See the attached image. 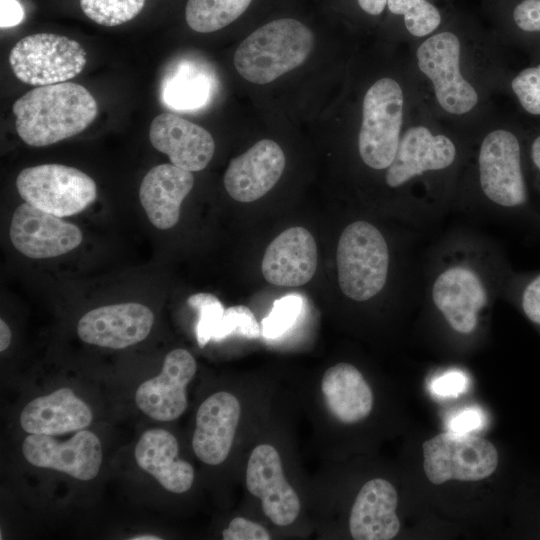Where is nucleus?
I'll return each mask as SVG.
<instances>
[{"label":"nucleus","instance_id":"4468645a","mask_svg":"<svg viewBox=\"0 0 540 540\" xmlns=\"http://www.w3.org/2000/svg\"><path fill=\"white\" fill-rule=\"evenodd\" d=\"M248 491L261 500L264 514L277 526H288L300 512V500L283 474L278 451L269 444L256 446L246 469Z\"/></svg>","mask_w":540,"mask_h":540},{"label":"nucleus","instance_id":"c85d7f7f","mask_svg":"<svg viewBox=\"0 0 540 540\" xmlns=\"http://www.w3.org/2000/svg\"><path fill=\"white\" fill-rule=\"evenodd\" d=\"M387 6L404 17L406 29L415 37L430 35L441 23L439 10L427 0H387Z\"/></svg>","mask_w":540,"mask_h":540},{"label":"nucleus","instance_id":"ea45409f","mask_svg":"<svg viewBox=\"0 0 540 540\" xmlns=\"http://www.w3.org/2000/svg\"><path fill=\"white\" fill-rule=\"evenodd\" d=\"M357 2L364 12L374 16L381 14L387 5V0H357Z\"/></svg>","mask_w":540,"mask_h":540},{"label":"nucleus","instance_id":"39448f33","mask_svg":"<svg viewBox=\"0 0 540 540\" xmlns=\"http://www.w3.org/2000/svg\"><path fill=\"white\" fill-rule=\"evenodd\" d=\"M314 45L312 31L292 18L273 20L246 37L234 54V66L247 81L268 84L301 65Z\"/></svg>","mask_w":540,"mask_h":540},{"label":"nucleus","instance_id":"2f4dec72","mask_svg":"<svg viewBox=\"0 0 540 540\" xmlns=\"http://www.w3.org/2000/svg\"><path fill=\"white\" fill-rule=\"evenodd\" d=\"M302 305V298L298 295H287L276 300L261 322L262 335L269 339L282 336L296 322Z\"/></svg>","mask_w":540,"mask_h":540},{"label":"nucleus","instance_id":"4c0bfd02","mask_svg":"<svg viewBox=\"0 0 540 540\" xmlns=\"http://www.w3.org/2000/svg\"><path fill=\"white\" fill-rule=\"evenodd\" d=\"M513 20L526 32L540 31V0H523L513 11Z\"/></svg>","mask_w":540,"mask_h":540},{"label":"nucleus","instance_id":"9b49d317","mask_svg":"<svg viewBox=\"0 0 540 540\" xmlns=\"http://www.w3.org/2000/svg\"><path fill=\"white\" fill-rule=\"evenodd\" d=\"M416 59L445 112L461 116L476 107L478 93L461 72V43L456 34L443 31L426 38L416 50Z\"/></svg>","mask_w":540,"mask_h":540},{"label":"nucleus","instance_id":"2eb2a0df","mask_svg":"<svg viewBox=\"0 0 540 540\" xmlns=\"http://www.w3.org/2000/svg\"><path fill=\"white\" fill-rule=\"evenodd\" d=\"M194 357L185 349L170 351L159 375L138 387V408L157 421L168 422L180 417L187 408L186 387L195 375Z\"/></svg>","mask_w":540,"mask_h":540},{"label":"nucleus","instance_id":"58836bf2","mask_svg":"<svg viewBox=\"0 0 540 540\" xmlns=\"http://www.w3.org/2000/svg\"><path fill=\"white\" fill-rule=\"evenodd\" d=\"M0 9L1 28L16 26L23 19V9L17 0H0Z\"/></svg>","mask_w":540,"mask_h":540},{"label":"nucleus","instance_id":"7ed1b4c3","mask_svg":"<svg viewBox=\"0 0 540 540\" xmlns=\"http://www.w3.org/2000/svg\"><path fill=\"white\" fill-rule=\"evenodd\" d=\"M458 157L459 151L455 142L445 134L434 133L427 126H410L401 135L396 155L384 171V182L392 190H407L408 186L412 187L414 229H423L416 186L423 184L437 216L441 219L452 204L433 184L439 182L436 178L442 180L449 176L457 165Z\"/></svg>","mask_w":540,"mask_h":540},{"label":"nucleus","instance_id":"ddd939ff","mask_svg":"<svg viewBox=\"0 0 540 540\" xmlns=\"http://www.w3.org/2000/svg\"><path fill=\"white\" fill-rule=\"evenodd\" d=\"M22 453L33 466L57 470L82 481L94 479L102 463L100 440L88 430H80L65 442L51 435L29 434L22 443Z\"/></svg>","mask_w":540,"mask_h":540},{"label":"nucleus","instance_id":"b1692460","mask_svg":"<svg viewBox=\"0 0 540 540\" xmlns=\"http://www.w3.org/2000/svg\"><path fill=\"white\" fill-rule=\"evenodd\" d=\"M176 438L167 430L150 429L139 438L134 455L137 464L166 490L181 494L194 481L192 465L178 457Z\"/></svg>","mask_w":540,"mask_h":540},{"label":"nucleus","instance_id":"f704fd0d","mask_svg":"<svg viewBox=\"0 0 540 540\" xmlns=\"http://www.w3.org/2000/svg\"><path fill=\"white\" fill-rule=\"evenodd\" d=\"M468 383L463 372L451 370L435 377L430 383V390L437 397H457L466 391Z\"/></svg>","mask_w":540,"mask_h":540},{"label":"nucleus","instance_id":"a211bd4d","mask_svg":"<svg viewBox=\"0 0 540 540\" xmlns=\"http://www.w3.org/2000/svg\"><path fill=\"white\" fill-rule=\"evenodd\" d=\"M149 139L173 165L190 172L203 170L215 150L214 139L206 129L169 112L153 119Z\"/></svg>","mask_w":540,"mask_h":540},{"label":"nucleus","instance_id":"6e6552de","mask_svg":"<svg viewBox=\"0 0 540 540\" xmlns=\"http://www.w3.org/2000/svg\"><path fill=\"white\" fill-rule=\"evenodd\" d=\"M16 186L25 202L58 217L82 212L97 196L91 177L61 164L25 168L18 174Z\"/></svg>","mask_w":540,"mask_h":540},{"label":"nucleus","instance_id":"473e14b6","mask_svg":"<svg viewBox=\"0 0 540 540\" xmlns=\"http://www.w3.org/2000/svg\"><path fill=\"white\" fill-rule=\"evenodd\" d=\"M261 334V327L252 311L244 305H236L225 309L212 340L218 342L231 335L256 339Z\"/></svg>","mask_w":540,"mask_h":540},{"label":"nucleus","instance_id":"f3484780","mask_svg":"<svg viewBox=\"0 0 540 540\" xmlns=\"http://www.w3.org/2000/svg\"><path fill=\"white\" fill-rule=\"evenodd\" d=\"M284 168L285 155L281 147L273 140L263 139L230 161L224 174V186L234 200L253 202L274 187Z\"/></svg>","mask_w":540,"mask_h":540},{"label":"nucleus","instance_id":"a878e982","mask_svg":"<svg viewBox=\"0 0 540 540\" xmlns=\"http://www.w3.org/2000/svg\"><path fill=\"white\" fill-rule=\"evenodd\" d=\"M214 80L210 72L196 62L183 59L166 70L161 82V99L176 111L197 110L211 99Z\"/></svg>","mask_w":540,"mask_h":540},{"label":"nucleus","instance_id":"c9c22d12","mask_svg":"<svg viewBox=\"0 0 540 540\" xmlns=\"http://www.w3.org/2000/svg\"><path fill=\"white\" fill-rule=\"evenodd\" d=\"M222 538L224 540H269L271 536L263 526L237 517L223 530Z\"/></svg>","mask_w":540,"mask_h":540},{"label":"nucleus","instance_id":"aec40b11","mask_svg":"<svg viewBox=\"0 0 540 540\" xmlns=\"http://www.w3.org/2000/svg\"><path fill=\"white\" fill-rule=\"evenodd\" d=\"M316 268V242L304 227H292L280 233L267 247L261 264L267 282L285 287L306 284Z\"/></svg>","mask_w":540,"mask_h":540},{"label":"nucleus","instance_id":"4be33fe9","mask_svg":"<svg viewBox=\"0 0 540 540\" xmlns=\"http://www.w3.org/2000/svg\"><path fill=\"white\" fill-rule=\"evenodd\" d=\"M194 184L192 172L171 164L151 168L143 178L140 202L150 222L158 229L174 227L180 217V207Z\"/></svg>","mask_w":540,"mask_h":540},{"label":"nucleus","instance_id":"bb28decb","mask_svg":"<svg viewBox=\"0 0 540 540\" xmlns=\"http://www.w3.org/2000/svg\"><path fill=\"white\" fill-rule=\"evenodd\" d=\"M252 0H188L185 18L188 26L199 33L220 30L239 18Z\"/></svg>","mask_w":540,"mask_h":540},{"label":"nucleus","instance_id":"5701e85b","mask_svg":"<svg viewBox=\"0 0 540 540\" xmlns=\"http://www.w3.org/2000/svg\"><path fill=\"white\" fill-rule=\"evenodd\" d=\"M92 417L89 406L64 387L30 401L20 414V425L29 434L53 436L80 431Z\"/></svg>","mask_w":540,"mask_h":540},{"label":"nucleus","instance_id":"a19ab883","mask_svg":"<svg viewBox=\"0 0 540 540\" xmlns=\"http://www.w3.org/2000/svg\"><path fill=\"white\" fill-rule=\"evenodd\" d=\"M530 159L533 167L536 172L540 174V135L537 136L531 146H530ZM539 218H540V206L538 208Z\"/></svg>","mask_w":540,"mask_h":540},{"label":"nucleus","instance_id":"f03ea898","mask_svg":"<svg viewBox=\"0 0 540 540\" xmlns=\"http://www.w3.org/2000/svg\"><path fill=\"white\" fill-rule=\"evenodd\" d=\"M476 185V194L461 205L465 213L540 228L523 171L521 145L513 132L494 129L483 137L476 156Z\"/></svg>","mask_w":540,"mask_h":540},{"label":"nucleus","instance_id":"393cba45","mask_svg":"<svg viewBox=\"0 0 540 540\" xmlns=\"http://www.w3.org/2000/svg\"><path fill=\"white\" fill-rule=\"evenodd\" d=\"M321 390L331 415L344 424L360 422L372 410V390L360 371L349 363L328 368L321 381Z\"/></svg>","mask_w":540,"mask_h":540},{"label":"nucleus","instance_id":"e433bc0d","mask_svg":"<svg viewBox=\"0 0 540 540\" xmlns=\"http://www.w3.org/2000/svg\"><path fill=\"white\" fill-rule=\"evenodd\" d=\"M486 423L484 412L478 407H467L453 414L447 421L448 431L470 433L480 430Z\"/></svg>","mask_w":540,"mask_h":540},{"label":"nucleus","instance_id":"37998d69","mask_svg":"<svg viewBox=\"0 0 540 540\" xmlns=\"http://www.w3.org/2000/svg\"><path fill=\"white\" fill-rule=\"evenodd\" d=\"M130 539L131 540H160L161 538L157 537L156 535L144 534V535H137Z\"/></svg>","mask_w":540,"mask_h":540},{"label":"nucleus","instance_id":"9d476101","mask_svg":"<svg viewBox=\"0 0 540 540\" xmlns=\"http://www.w3.org/2000/svg\"><path fill=\"white\" fill-rule=\"evenodd\" d=\"M423 468L429 481L439 485L450 479L478 481L497 468L494 445L470 433L444 432L423 443Z\"/></svg>","mask_w":540,"mask_h":540},{"label":"nucleus","instance_id":"cd10ccee","mask_svg":"<svg viewBox=\"0 0 540 540\" xmlns=\"http://www.w3.org/2000/svg\"><path fill=\"white\" fill-rule=\"evenodd\" d=\"M502 296L513 303L520 312L540 330V271H512Z\"/></svg>","mask_w":540,"mask_h":540},{"label":"nucleus","instance_id":"6ab92c4d","mask_svg":"<svg viewBox=\"0 0 540 540\" xmlns=\"http://www.w3.org/2000/svg\"><path fill=\"white\" fill-rule=\"evenodd\" d=\"M240 415L239 400L226 391L216 392L201 403L192 439L193 451L199 460L209 465L225 461L232 447Z\"/></svg>","mask_w":540,"mask_h":540},{"label":"nucleus","instance_id":"0eeeda50","mask_svg":"<svg viewBox=\"0 0 540 540\" xmlns=\"http://www.w3.org/2000/svg\"><path fill=\"white\" fill-rule=\"evenodd\" d=\"M403 110V90L393 78H380L366 91L358 152L367 167L385 171L392 163L401 138Z\"/></svg>","mask_w":540,"mask_h":540},{"label":"nucleus","instance_id":"f8f14e48","mask_svg":"<svg viewBox=\"0 0 540 540\" xmlns=\"http://www.w3.org/2000/svg\"><path fill=\"white\" fill-rule=\"evenodd\" d=\"M9 233L13 246L33 259L63 255L78 247L83 239L76 225L27 202L14 211Z\"/></svg>","mask_w":540,"mask_h":540},{"label":"nucleus","instance_id":"f257e3e1","mask_svg":"<svg viewBox=\"0 0 540 540\" xmlns=\"http://www.w3.org/2000/svg\"><path fill=\"white\" fill-rule=\"evenodd\" d=\"M423 262L419 296L462 336L479 329L513 271L499 245L469 229L446 234L429 249Z\"/></svg>","mask_w":540,"mask_h":540},{"label":"nucleus","instance_id":"423d86ee","mask_svg":"<svg viewBox=\"0 0 540 540\" xmlns=\"http://www.w3.org/2000/svg\"><path fill=\"white\" fill-rule=\"evenodd\" d=\"M336 264L342 293L352 301L368 302L388 284L390 246L373 223L356 220L349 223L339 237Z\"/></svg>","mask_w":540,"mask_h":540},{"label":"nucleus","instance_id":"79ce46f5","mask_svg":"<svg viewBox=\"0 0 540 540\" xmlns=\"http://www.w3.org/2000/svg\"><path fill=\"white\" fill-rule=\"evenodd\" d=\"M11 331L7 323L1 319L0 320V351L3 352L6 350L11 343Z\"/></svg>","mask_w":540,"mask_h":540},{"label":"nucleus","instance_id":"1a4fd4ad","mask_svg":"<svg viewBox=\"0 0 540 540\" xmlns=\"http://www.w3.org/2000/svg\"><path fill=\"white\" fill-rule=\"evenodd\" d=\"M9 62L15 76L34 86L63 83L85 67L86 52L68 37L37 33L19 40L12 48Z\"/></svg>","mask_w":540,"mask_h":540},{"label":"nucleus","instance_id":"72a5a7b5","mask_svg":"<svg viewBox=\"0 0 540 540\" xmlns=\"http://www.w3.org/2000/svg\"><path fill=\"white\" fill-rule=\"evenodd\" d=\"M511 88L525 111L540 115V64L522 70L513 78Z\"/></svg>","mask_w":540,"mask_h":540},{"label":"nucleus","instance_id":"20e7f679","mask_svg":"<svg viewBox=\"0 0 540 540\" xmlns=\"http://www.w3.org/2000/svg\"><path fill=\"white\" fill-rule=\"evenodd\" d=\"M12 111L19 137L30 146L43 147L82 132L96 118L98 106L85 87L63 82L28 91Z\"/></svg>","mask_w":540,"mask_h":540},{"label":"nucleus","instance_id":"c756f323","mask_svg":"<svg viewBox=\"0 0 540 540\" xmlns=\"http://www.w3.org/2000/svg\"><path fill=\"white\" fill-rule=\"evenodd\" d=\"M144 4L145 0H80L83 13L93 22L107 27L132 20Z\"/></svg>","mask_w":540,"mask_h":540},{"label":"nucleus","instance_id":"dca6fc26","mask_svg":"<svg viewBox=\"0 0 540 540\" xmlns=\"http://www.w3.org/2000/svg\"><path fill=\"white\" fill-rule=\"evenodd\" d=\"M153 323V312L145 305L120 303L87 312L77 324V333L85 343L123 349L143 341Z\"/></svg>","mask_w":540,"mask_h":540},{"label":"nucleus","instance_id":"7c9ffc66","mask_svg":"<svg viewBox=\"0 0 540 540\" xmlns=\"http://www.w3.org/2000/svg\"><path fill=\"white\" fill-rule=\"evenodd\" d=\"M187 303L199 314L196 338L199 347L203 348L212 339L225 309L221 301L210 293L193 294L188 298Z\"/></svg>","mask_w":540,"mask_h":540},{"label":"nucleus","instance_id":"412c9836","mask_svg":"<svg viewBox=\"0 0 540 540\" xmlns=\"http://www.w3.org/2000/svg\"><path fill=\"white\" fill-rule=\"evenodd\" d=\"M398 496L385 479L368 481L359 491L351 509L349 530L356 540H389L400 529L396 515Z\"/></svg>","mask_w":540,"mask_h":540}]
</instances>
